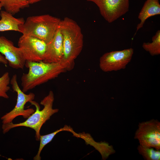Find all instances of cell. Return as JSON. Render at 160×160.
Wrapping results in <instances>:
<instances>
[{"label": "cell", "mask_w": 160, "mask_h": 160, "mask_svg": "<svg viewBox=\"0 0 160 160\" xmlns=\"http://www.w3.org/2000/svg\"><path fill=\"white\" fill-rule=\"evenodd\" d=\"M60 28L63 39V56L60 62L66 71L74 68L75 60L83 46V36L81 28L74 20L66 17L61 20Z\"/></svg>", "instance_id": "cell-1"}, {"label": "cell", "mask_w": 160, "mask_h": 160, "mask_svg": "<svg viewBox=\"0 0 160 160\" xmlns=\"http://www.w3.org/2000/svg\"><path fill=\"white\" fill-rule=\"evenodd\" d=\"M25 66L28 68V71L23 73L21 77L22 90L25 93L66 71L60 62L26 61Z\"/></svg>", "instance_id": "cell-2"}, {"label": "cell", "mask_w": 160, "mask_h": 160, "mask_svg": "<svg viewBox=\"0 0 160 160\" xmlns=\"http://www.w3.org/2000/svg\"><path fill=\"white\" fill-rule=\"evenodd\" d=\"M54 100V93L50 91L48 95L40 102V104L44 106V108L40 110L39 104L35 101L31 100L29 102L35 106L36 109L34 112L30 115L24 121L18 123L14 124L12 122L2 124V128L3 132L5 134L11 129L19 127H29L35 131V138L37 141L39 140L40 136V130L43 125L50 117L55 113L58 112V109L52 108Z\"/></svg>", "instance_id": "cell-3"}, {"label": "cell", "mask_w": 160, "mask_h": 160, "mask_svg": "<svg viewBox=\"0 0 160 160\" xmlns=\"http://www.w3.org/2000/svg\"><path fill=\"white\" fill-rule=\"evenodd\" d=\"M61 20L49 14L27 18L19 26L23 35L34 37L47 43L53 38L60 27Z\"/></svg>", "instance_id": "cell-4"}, {"label": "cell", "mask_w": 160, "mask_h": 160, "mask_svg": "<svg viewBox=\"0 0 160 160\" xmlns=\"http://www.w3.org/2000/svg\"><path fill=\"white\" fill-rule=\"evenodd\" d=\"M17 78V75L15 74L13 75L10 80L13 90L17 93L16 104L12 110L1 117V119L3 124L12 122L15 118L20 116L27 119L35 111L32 108L25 109V104L33 100L35 98V95L32 92L26 94L23 92L18 85Z\"/></svg>", "instance_id": "cell-5"}, {"label": "cell", "mask_w": 160, "mask_h": 160, "mask_svg": "<svg viewBox=\"0 0 160 160\" xmlns=\"http://www.w3.org/2000/svg\"><path fill=\"white\" fill-rule=\"evenodd\" d=\"M18 46L25 61L39 62L44 59L47 43L37 38L23 35L18 40Z\"/></svg>", "instance_id": "cell-6"}, {"label": "cell", "mask_w": 160, "mask_h": 160, "mask_svg": "<svg viewBox=\"0 0 160 160\" xmlns=\"http://www.w3.org/2000/svg\"><path fill=\"white\" fill-rule=\"evenodd\" d=\"M134 138L140 144L160 150V122L153 119L140 123Z\"/></svg>", "instance_id": "cell-7"}, {"label": "cell", "mask_w": 160, "mask_h": 160, "mask_svg": "<svg viewBox=\"0 0 160 160\" xmlns=\"http://www.w3.org/2000/svg\"><path fill=\"white\" fill-rule=\"evenodd\" d=\"M133 53L132 48L105 53L100 58V67L105 72L124 69L130 62Z\"/></svg>", "instance_id": "cell-8"}, {"label": "cell", "mask_w": 160, "mask_h": 160, "mask_svg": "<svg viewBox=\"0 0 160 160\" xmlns=\"http://www.w3.org/2000/svg\"><path fill=\"white\" fill-rule=\"evenodd\" d=\"M98 7L100 13L108 23H112L129 10V0H87Z\"/></svg>", "instance_id": "cell-9"}, {"label": "cell", "mask_w": 160, "mask_h": 160, "mask_svg": "<svg viewBox=\"0 0 160 160\" xmlns=\"http://www.w3.org/2000/svg\"><path fill=\"white\" fill-rule=\"evenodd\" d=\"M0 52L4 55L10 67L15 69L23 68L26 61L18 48L4 36H0Z\"/></svg>", "instance_id": "cell-10"}, {"label": "cell", "mask_w": 160, "mask_h": 160, "mask_svg": "<svg viewBox=\"0 0 160 160\" xmlns=\"http://www.w3.org/2000/svg\"><path fill=\"white\" fill-rule=\"evenodd\" d=\"M63 56V36L59 27L53 38L47 44L45 55L42 61L47 63H60Z\"/></svg>", "instance_id": "cell-11"}, {"label": "cell", "mask_w": 160, "mask_h": 160, "mask_svg": "<svg viewBox=\"0 0 160 160\" xmlns=\"http://www.w3.org/2000/svg\"><path fill=\"white\" fill-rule=\"evenodd\" d=\"M160 14V4L159 0H146L139 13L138 18L140 22L137 25L134 37L137 31L143 27L147 19L151 16Z\"/></svg>", "instance_id": "cell-12"}, {"label": "cell", "mask_w": 160, "mask_h": 160, "mask_svg": "<svg viewBox=\"0 0 160 160\" xmlns=\"http://www.w3.org/2000/svg\"><path fill=\"white\" fill-rule=\"evenodd\" d=\"M0 15V32L12 31L20 32L19 26L25 21L23 18L15 17L6 11H1Z\"/></svg>", "instance_id": "cell-13"}, {"label": "cell", "mask_w": 160, "mask_h": 160, "mask_svg": "<svg viewBox=\"0 0 160 160\" xmlns=\"http://www.w3.org/2000/svg\"><path fill=\"white\" fill-rule=\"evenodd\" d=\"M62 131H67L70 132L73 134L74 136L76 137L78 135V134L76 133L72 128L70 126L67 125H65L63 128H60L51 133L44 135H40L39 138L40 145L38 151L36 155L34 157L33 160H41V158L40 155L43 148L46 145L52 140L57 134Z\"/></svg>", "instance_id": "cell-14"}, {"label": "cell", "mask_w": 160, "mask_h": 160, "mask_svg": "<svg viewBox=\"0 0 160 160\" xmlns=\"http://www.w3.org/2000/svg\"><path fill=\"white\" fill-rule=\"evenodd\" d=\"M0 3L5 11L13 15L18 13L21 9L28 7L29 5L26 0H0Z\"/></svg>", "instance_id": "cell-15"}, {"label": "cell", "mask_w": 160, "mask_h": 160, "mask_svg": "<svg viewBox=\"0 0 160 160\" xmlns=\"http://www.w3.org/2000/svg\"><path fill=\"white\" fill-rule=\"evenodd\" d=\"M152 42H144L143 48L152 56L160 54V30H158L152 38Z\"/></svg>", "instance_id": "cell-16"}, {"label": "cell", "mask_w": 160, "mask_h": 160, "mask_svg": "<svg viewBox=\"0 0 160 160\" xmlns=\"http://www.w3.org/2000/svg\"><path fill=\"white\" fill-rule=\"evenodd\" d=\"M137 150L140 154L146 160H160V150L140 144Z\"/></svg>", "instance_id": "cell-17"}, {"label": "cell", "mask_w": 160, "mask_h": 160, "mask_svg": "<svg viewBox=\"0 0 160 160\" xmlns=\"http://www.w3.org/2000/svg\"><path fill=\"white\" fill-rule=\"evenodd\" d=\"M10 78L8 72H5L0 77V97L8 99L9 96L7 92L10 89Z\"/></svg>", "instance_id": "cell-18"}, {"label": "cell", "mask_w": 160, "mask_h": 160, "mask_svg": "<svg viewBox=\"0 0 160 160\" xmlns=\"http://www.w3.org/2000/svg\"><path fill=\"white\" fill-rule=\"evenodd\" d=\"M0 62L5 65H6L8 63V61L0 53Z\"/></svg>", "instance_id": "cell-19"}, {"label": "cell", "mask_w": 160, "mask_h": 160, "mask_svg": "<svg viewBox=\"0 0 160 160\" xmlns=\"http://www.w3.org/2000/svg\"><path fill=\"white\" fill-rule=\"evenodd\" d=\"M29 4H33L39 2L42 0H26Z\"/></svg>", "instance_id": "cell-20"}, {"label": "cell", "mask_w": 160, "mask_h": 160, "mask_svg": "<svg viewBox=\"0 0 160 160\" xmlns=\"http://www.w3.org/2000/svg\"><path fill=\"white\" fill-rule=\"evenodd\" d=\"M2 7V6L1 5V4L0 3V11H1Z\"/></svg>", "instance_id": "cell-21"}]
</instances>
